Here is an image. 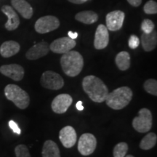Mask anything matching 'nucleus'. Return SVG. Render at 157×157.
<instances>
[{
	"label": "nucleus",
	"mask_w": 157,
	"mask_h": 157,
	"mask_svg": "<svg viewBox=\"0 0 157 157\" xmlns=\"http://www.w3.org/2000/svg\"><path fill=\"white\" fill-rule=\"evenodd\" d=\"M82 87L91 101L95 103H103L109 94V89L105 83L93 75L87 76L83 78Z\"/></svg>",
	"instance_id": "f257e3e1"
},
{
	"label": "nucleus",
	"mask_w": 157,
	"mask_h": 157,
	"mask_svg": "<svg viewBox=\"0 0 157 157\" xmlns=\"http://www.w3.org/2000/svg\"><path fill=\"white\" fill-rule=\"evenodd\" d=\"M61 68L66 75L75 77L81 73L84 67L83 57L76 51H69L60 58Z\"/></svg>",
	"instance_id": "f03ea898"
},
{
	"label": "nucleus",
	"mask_w": 157,
	"mask_h": 157,
	"mask_svg": "<svg viewBox=\"0 0 157 157\" xmlns=\"http://www.w3.org/2000/svg\"><path fill=\"white\" fill-rule=\"evenodd\" d=\"M132 91L128 87H121L109 93L105 101L106 105L113 110H121L130 103L132 98Z\"/></svg>",
	"instance_id": "7ed1b4c3"
},
{
	"label": "nucleus",
	"mask_w": 157,
	"mask_h": 157,
	"mask_svg": "<svg viewBox=\"0 0 157 157\" xmlns=\"http://www.w3.org/2000/svg\"><path fill=\"white\" fill-rule=\"evenodd\" d=\"M5 97L20 109H25L30 104L29 94L16 84H8L5 88Z\"/></svg>",
	"instance_id": "20e7f679"
},
{
	"label": "nucleus",
	"mask_w": 157,
	"mask_h": 157,
	"mask_svg": "<svg viewBox=\"0 0 157 157\" xmlns=\"http://www.w3.org/2000/svg\"><path fill=\"white\" fill-rule=\"evenodd\" d=\"M138 117L132 120V127L137 132L140 133L148 132L153 125V117L151 111L143 108L139 111Z\"/></svg>",
	"instance_id": "39448f33"
},
{
	"label": "nucleus",
	"mask_w": 157,
	"mask_h": 157,
	"mask_svg": "<svg viewBox=\"0 0 157 157\" xmlns=\"http://www.w3.org/2000/svg\"><path fill=\"white\" fill-rule=\"evenodd\" d=\"M40 83L44 88L54 90L61 89L64 86V81L62 76L52 71H46L42 74Z\"/></svg>",
	"instance_id": "423d86ee"
},
{
	"label": "nucleus",
	"mask_w": 157,
	"mask_h": 157,
	"mask_svg": "<svg viewBox=\"0 0 157 157\" xmlns=\"http://www.w3.org/2000/svg\"><path fill=\"white\" fill-rule=\"evenodd\" d=\"M60 26V21L52 15L41 17L36 21L34 28L39 34H47L55 31Z\"/></svg>",
	"instance_id": "0eeeda50"
},
{
	"label": "nucleus",
	"mask_w": 157,
	"mask_h": 157,
	"mask_svg": "<svg viewBox=\"0 0 157 157\" xmlns=\"http://www.w3.org/2000/svg\"><path fill=\"white\" fill-rule=\"evenodd\" d=\"M97 140L91 133H84L80 137L78 143V151L82 156H89L95 151Z\"/></svg>",
	"instance_id": "6e6552de"
},
{
	"label": "nucleus",
	"mask_w": 157,
	"mask_h": 157,
	"mask_svg": "<svg viewBox=\"0 0 157 157\" xmlns=\"http://www.w3.org/2000/svg\"><path fill=\"white\" fill-rule=\"evenodd\" d=\"M76 43L74 39H72L69 37H62V38L57 39L51 43L50 47V50L57 54H64L66 52H69L75 48Z\"/></svg>",
	"instance_id": "1a4fd4ad"
},
{
	"label": "nucleus",
	"mask_w": 157,
	"mask_h": 157,
	"mask_svg": "<svg viewBox=\"0 0 157 157\" xmlns=\"http://www.w3.org/2000/svg\"><path fill=\"white\" fill-rule=\"evenodd\" d=\"M73 102V98L68 94H60L56 96L51 104L53 112L58 114L66 113Z\"/></svg>",
	"instance_id": "9d476101"
},
{
	"label": "nucleus",
	"mask_w": 157,
	"mask_h": 157,
	"mask_svg": "<svg viewBox=\"0 0 157 157\" xmlns=\"http://www.w3.org/2000/svg\"><path fill=\"white\" fill-rule=\"evenodd\" d=\"M125 15L121 10H114L108 13L105 17L106 28L111 31H117L121 29L123 25Z\"/></svg>",
	"instance_id": "9b49d317"
},
{
	"label": "nucleus",
	"mask_w": 157,
	"mask_h": 157,
	"mask_svg": "<svg viewBox=\"0 0 157 157\" xmlns=\"http://www.w3.org/2000/svg\"><path fill=\"white\" fill-rule=\"evenodd\" d=\"M0 73L14 81L18 82L23 79L25 71L24 68L18 64H9L2 66L0 67Z\"/></svg>",
	"instance_id": "f8f14e48"
},
{
	"label": "nucleus",
	"mask_w": 157,
	"mask_h": 157,
	"mask_svg": "<svg viewBox=\"0 0 157 157\" xmlns=\"http://www.w3.org/2000/svg\"><path fill=\"white\" fill-rule=\"evenodd\" d=\"M59 139L65 148H70L76 144L77 135L75 129L71 126H66L60 129Z\"/></svg>",
	"instance_id": "ddd939ff"
},
{
	"label": "nucleus",
	"mask_w": 157,
	"mask_h": 157,
	"mask_svg": "<svg viewBox=\"0 0 157 157\" xmlns=\"http://www.w3.org/2000/svg\"><path fill=\"white\" fill-rule=\"evenodd\" d=\"M109 42V30H108V29L105 25H99L95 31L94 47L97 50H103V49H105L108 46Z\"/></svg>",
	"instance_id": "4468645a"
},
{
	"label": "nucleus",
	"mask_w": 157,
	"mask_h": 157,
	"mask_svg": "<svg viewBox=\"0 0 157 157\" xmlns=\"http://www.w3.org/2000/svg\"><path fill=\"white\" fill-rule=\"evenodd\" d=\"M49 51H50V47H49L48 42L42 41V42L37 43L33 47H31L27 51L25 57L28 60H37V59L47 56Z\"/></svg>",
	"instance_id": "2eb2a0df"
},
{
	"label": "nucleus",
	"mask_w": 157,
	"mask_h": 157,
	"mask_svg": "<svg viewBox=\"0 0 157 157\" xmlns=\"http://www.w3.org/2000/svg\"><path fill=\"white\" fill-rule=\"evenodd\" d=\"M1 10L7 17V21L5 27L8 31H14L20 25V19L17 14L13 8L9 5H4Z\"/></svg>",
	"instance_id": "dca6fc26"
},
{
	"label": "nucleus",
	"mask_w": 157,
	"mask_h": 157,
	"mask_svg": "<svg viewBox=\"0 0 157 157\" xmlns=\"http://www.w3.org/2000/svg\"><path fill=\"white\" fill-rule=\"evenodd\" d=\"M11 4L23 18L30 19L33 16L34 10L32 7L25 0H11Z\"/></svg>",
	"instance_id": "f3484780"
},
{
	"label": "nucleus",
	"mask_w": 157,
	"mask_h": 157,
	"mask_svg": "<svg viewBox=\"0 0 157 157\" xmlns=\"http://www.w3.org/2000/svg\"><path fill=\"white\" fill-rule=\"evenodd\" d=\"M21 50V46L15 41H7L0 47V54L3 58H10L16 55Z\"/></svg>",
	"instance_id": "a211bd4d"
},
{
	"label": "nucleus",
	"mask_w": 157,
	"mask_h": 157,
	"mask_svg": "<svg viewBox=\"0 0 157 157\" xmlns=\"http://www.w3.org/2000/svg\"><path fill=\"white\" fill-rule=\"evenodd\" d=\"M140 39L143 50L146 52H151L156 48L157 44L156 31L154 30L149 34L143 33Z\"/></svg>",
	"instance_id": "6ab92c4d"
},
{
	"label": "nucleus",
	"mask_w": 157,
	"mask_h": 157,
	"mask_svg": "<svg viewBox=\"0 0 157 157\" xmlns=\"http://www.w3.org/2000/svg\"><path fill=\"white\" fill-rule=\"evenodd\" d=\"M42 157H60V152L58 145L54 141L46 140L43 145Z\"/></svg>",
	"instance_id": "aec40b11"
},
{
	"label": "nucleus",
	"mask_w": 157,
	"mask_h": 157,
	"mask_svg": "<svg viewBox=\"0 0 157 157\" xmlns=\"http://www.w3.org/2000/svg\"><path fill=\"white\" fill-rule=\"evenodd\" d=\"M75 19L84 24H93L98 21V15L95 12L91 10L82 11L76 15Z\"/></svg>",
	"instance_id": "412c9836"
},
{
	"label": "nucleus",
	"mask_w": 157,
	"mask_h": 157,
	"mask_svg": "<svg viewBox=\"0 0 157 157\" xmlns=\"http://www.w3.org/2000/svg\"><path fill=\"white\" fill-rule=\"evenodd\" d=\"M115 62L118 68L121 71H126L130 67V56L129 52L122 51L116 56Z\"/></svg>",
	"instance_id": "4be33fe9"
},
{
	"label": "nucleus",
	"mask_w": 157,
	"mask_h": 157,
	"mask_svg": "<svg viewBox=\"0 0 157 157\" xmlns=\"http://www.w3.org/2000/svg\"><path fill=\"white\" fill-rule=\"evenodd\" d=\"M157 142V136L154 132H149L141 140L140 148L143 150H150L156 146Z\"/></svg>",
	"instance_id": "5701e85b"
},
{
	"label": "nucleus",
	"mask_w": 157,
	"mask_h": 157,
	"mask_svg": "<svg viewBox=\"0 0 157 157\" xmlns=\"http://www.w3.org/2000/svg\"><path fill=\"white\" fill-rule=\"evenodd\" d=\"M128 151V145L124 142H121L117 144L113 148V157H124Z\"/></svg>",
	"instance_id": "b1692460"
},
{
	"label": "nucleus",
	"mask_w": 157,
	"mask_h": 157,
	"mask_svg": "<svg viewBox=\"0 0 157 157\" xmlns=\"http://www.w3.org/2000/svg\"><path fill=\"white\" fill-rule=\"evenodd\" d=\"M143 87L148 93L157 96V81L156 79L150 78V79L146 80L143 84Z\"/></svg>",
	"instance_id": "393cba45"
},
{
	"label": "nucleus",
	"mask_w": 157,
	"mask_h": 157,
	"mask_svg": "<svg viewBox=\"0 0 157 157\" xmlns=\"http://www.w3.org/2000/svg\"><path fill=\"white\" fill-rule=\"evenodd\" d=\"M15 153L16 157H31L28 147L23 144L15 147Z\"/></svg>",
	"instance_id": "a878e982"
},
{
	"label": "nucleus",
	"mask_w": 157,
	"mask_h": 157,
	"mask_svg": "<svg viewBox=\"0 0 157 157\" xmlns=\"http://www.w3.org/2000/svg\"><path fill=\"white\" fill-rule=\"evenodd\" d=\"M143 10L146 14L152 15L156 14L157 13V4L156 2L153 1V0H149L147 2L146 5H144L143 7Z\"/></svg>",
	"instance_id": "bb28decb"
},
{
	"label": "nucleus",
	"mask_w": 157,
	"mask_h": 157,
	"mask_svg": "<svg viewBox=\"0 0 157 157\" xmlns=\"http://www.w3.org/2000/svg\"><path fill=\"white\" fill-rule=\"evenodd\" d=\"M155 25L152 21L149 19H145L141 24V29L145 34H149L154 30Z\"/></svg>",
	"instance_id": "cd10ccee"
},
{
	"label": "nucleus",
	"mask_w": 157,
	"mask_h": 157,
	"mask_svg": "<svg viewBox=\"0 0 157 157\" xmlns=\"http://www.w3.org/2000/svg\"><path fill=\"white\" fill-rule=\"evenodd\" d=\"M140 39L135 35H131L129 39L128 44L131 49H136L140 44Z\"/></svg>",
	"instance_id": "c85d7f7f"
},
{
	"label": "nucleus",
	"mask_w": 157,
	"mask_h": 157,
	"mask_svg": "<svg viewBox=\"0 0 157 157\" xmlns=\"http://www.w3.org/2000/svg\"><path fill=\"white\" fill-rule=\"evenodd\" d=\"M8 124H9V127H10V129L13 131V132L16 133L17 135H21V129L19 128L18 125L17 124L16 122H15L13 120H10L9 121Z\"/></svg>",
	"instance_id": "c756f323"
},
{
	"label": "nucleus",
	"mask_w": 157,
	"mask_h": 157,
	"mask_svg": "<svg viewBox=\"0 0 157 157\" xmlns=\"http://www.w3.org/2000/svg\"><path fill=\"white\" fill-rule=\"evenodd\" d=\"M127 2L133 7H139L142 3V0H127Z\"/></svg>",
	"instance_id": "7c9ffc66"
},
{
	"label": "nucleus",
	"mask_w": 157,
	"mask_h": 157,
	"mask_svg": "<svg viewBox=\"0 0 157 157\" xmlns=\"http://www.w3.org/2000/svg\"><path fill=\"white\" fill-rule=\"evenodd\" d=\"M68 37L72 39H75L78 37V33L77 32H72V31H68Z\"/></svg>",
	"instance_id": "2f4dec72"
},
{
	"label": "nucleus",
	"mask_w": 157,
	"mask_h": 157,
	"mask_svg": "<svg viewBox=\"0 0 157 157\" xmlns=\"http://www.w3.org/2000/svg\"><path fill=\"white\" fill-rule=\"evenodd\" d=\"M70 2L76 4V5H81V4H83L87 1V0H68Z\"/></svg>",
	"instance_id": "473e14b6"
},
{
	"label": "nucleus",
	"mask_w": 157,
	"mask_h": 157,
	"mask_svg": "<svg viewBox=\"0 0 157 157\" xmlns=\"http://www.w3.org/2000/svg\"><path fill=\"white\" fill-rule=\"evenodd\" d=\"M76 109H77V110H78V111H83L84 106H83V105H82V101H78L76 104Z\"/></svg>",
	"instance_id": "72a5a7b5"
},
{
	"label": "nucleus",
	"mask_w": 157,
	"mask_h": 157,
	"mask_svg": "<svg viewBox=\"0 0 157 157\" xmlns=\"http://www.w3.org/2000/svg\"><path fill=\"white\" fill-rule=\"evenodd\" d=\"M124 157H135V156H133L132 155H127V156H125Z\"/></svg>",
	"instance_id": "f704fd0d"
}]
</instances>
